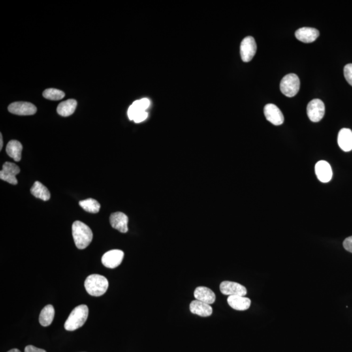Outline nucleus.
<instances>
[{
  "label": "nucleus",
  "instance_id": "nucleus-16",
  "mask_svg": "<svg viewBox=\"0 0 352 352\" xmlns=\"http://www.w3.org/2000/svg\"><path fill=\"white\" fill-rule=\"evenodd\" d=\"M194 296L196 300L200 302L206 303L207 304L211 305L214 304L216 296L214 292L208 288L204 287H199L196 288Z\"/></svg>",
  "mask_w": 352,
  "mask_h": 352
},
{
  "label": "nucleus",
  "instance_id": "nucleus-30",
  "mask_svg": "<svg viewBox=\"0 0 352 352\" xmlns=\"http://www.w3.org/2000/svg\"><path fill=\"white\" fill-rule=\"evenodd\" d=\"M24 352H46L43 349H38L34 346L29 345L25 348Z\"/></svg>",
  "mask_w": 352,
  "mask_h": 352
},
{
  "label": "nucleus",
  "instance_id": "nucleus-19",
  "mask_svg": "<svg viewBox=\"0 0 352 352\" xmlns=\"http://www.w3.org/2000/svg\"><path fill=\"white\" fill-rule=\"evenodd\" d=\"M22 145L17 140H10L6 147L7 155L14 161H20L22 158Z\"/></svg>",
  "mask_w": 352,
  "mask_h": 352
},
{
  "label": "nucleus",
  "instance_id": "nucleus-22",
  "mask_svg": "<svg viewBox=\"0 0 352 352\" xmlns=\"http://www.w3.org/2000/svg\"><path fill=\"white\" fill-rule=\"evenodd\" d=\"M55 315L54 307L51 305L44 307L39 316V323L42 326L47 327L52 323Z\"/></svg>",
  "mask_w": 352,
  "mask_h": 352
},
{
  "label": "nucleus",
  "instance_id": "nucleus-18",
  "mask_svg": "<svg viewBox=\"0 0 352 352\" xmlns=\"http://www.w3.org/2000/svg\"><path fill=\"white\" fill-rule=\"evenodd\" d=\"M338 144L342 150L349 152L352 150V131L344 128L339 131Z\"/></svg>",
  "mask_w": 352,
  "mask_h": 352
},
{
  "label": "nucleus",
  "instance_id": "nucleus-26",
  "mask_svg": "<svg viewBox=\"0 0 352 352\" xmlns=\"http://www.w3.org/2000/svg\"><path fill=\"white\" fill-rule=\"evenodd\" d=\"M344 74L346 80L352 86V64H347L344 68Z\"/></svg>",
  "mask_w": 352,
  "mask_h": 352
},
{
  "label": "nucleus",
  "instance_id": "nucleus-32",
  "mask_svg": "<svg viewBox=\"0 0 352 352\" xmlns=\"http://www.w3.org/2000/svg\"><path fill=\"white\" fill-rule=\"evenodd\" d=\"M8 352H21L20 351H19V350H18V349H14L10 350V351H8Z\"/></svg>",
  "mask_w": 352,
  "mask_h": 352
},
{
  "label": "nucleus",
  "instance_id": "nucleus-6",
  "mask_svg": "<svg viewBox=\"0 0 352 352\" xmlns=\"http://www.w3.org/2000/svg\"><path fill=\"white\" fill-rule=\"evenodd\" d=\"M257 43L253 37L249 36L244 38L240 46V54L242 60L244 62L251 61L257 52Z\"/></svg>",
  "mask_w": 352,
  "mask_h": 352
},
{
  "label": "nucleus",
  "instance_id": "nucleus-3",
  "mask_svg": "<svg viewBox=\"0 0 352 352\" xmlns=\"http://www.w3.org/2000/svg\"><path fill=\"white\" fill-rule=\"evenodd\" d=\"M88 313L89 309L86 305H81L75 307L65 322V330L72 332L82 327L87 321Z\"/></svg>",
  "mask_w": 352,
  "mask_h": 352
},
{
  "label": "nucleus",
  "instance_id": "nucleus-12",
  "mask_svg": "<svg viewBox=\"0 0 352 352\" xmlns=\"http://www.w3.org/2000/svg\"><path fill=\"white\" fill-rule=\"evenodd\" d=\"M110 223L114 229L118 230L121 233H127L128 232V223L129 219L127 215L122 212H116L110 215Z\"/></svg>",
  "mask_w": 352,
  "mask_h": 352
},
{
  "label": "nucleus",
  "instance_id": "nucleus-13",
  "mask_svg": "<svg viewBox=\"0 0 352 352\" xmlns=\"http://www.w3.org/2000/svg\"><path fill=\"white\" fill-rule=\"evenodd\" d=\"M315 172L321 182L328 183L332 179V168L330 164L325 161H321L316 164Z\"/></svg>",
  "mask_w": 352,
  "mask_h": 352
},
{
  "label": "nucleus",
  "instance_id": "nucleus-15",
  "mask_svg": "<svg viewBox=\"0 0 352 352\" xmlns=\"http://www.w3.org/2000/svg\"><path fill=\"white\" fill-rule=\"evenodd\" d=\"M189 309L190 311L194 315H198L202 317H210L213 313V309L210 305L196 300L191 303Z\"/></svg>",
  "mask_w": 352,
  "mask_h": 352
},
{
  "label": "nucleus",
  "instance_id": "nucleus-8",
  "mask_svg": "<svg viewBox=\"0 0 352 352\" xmlns=\"http://www.w3.org/2000/svg\"><path fill=\"white\" fill-rule=\"evenodd\" d=\"M8 110L11 114L18 116H31L37 112V108L33 104L27 102H15L10 104Z\"/></svg>",
  "mask_w": 352,
  "mask_h": 352
},
{
  "label": "nucleus",
  "instance_id": "nucleus-17",
  "mask_svg": "<svg viewBox=\"0 0 352 352\" xmlns=\"http://www.w3.org/2000/svg\"><path fill=\"white\" fill-rule=\"evenodd\" d=\"M228 304L232 309L236 311H246L251 306L250 299L244 296H231L228 298Z\"/></svg>",
  "mask_w": 352,
  "mask_h": 352
},
{
  "label": "nucleus",
  "instance_id": "nucleus-4",
  "mask_svg": "<svg viewBox=\"0 0 352 352\" xmlns=\"http://www.w3.org/2000/svg\"><path fill=\"white\" fill-rule=\"evenodd\" d=\"M300 88V80L296 74H289L284 76L280 84L281 92L288 97L297 95Z\"/></svg>",
  "mask_w": 352,
  "mask_h": 352
},
{
  "label": "nucleus",
  "instance_id": "nucleus-9",
  "mask_svg": "<svg viewBox=\"0 0 352 352\" xmlns=\"http://www.w3.org/2000/svg\"><path fill=\"white\" fill-rule=\"evenodd\" d=\"M20 172V168L16 164L6 162L3 165V169L0 171V179L10 184L16 185L18 181L16 176Z\"/></svg>",
  "mask_w": 352,
  "mask_h": 352
},
{
  "label": "nucleus",
  "instance_id": "nucleus-14",
  "mask_svg": "<svg viewBox=\"0 0 352 352\" xmlns=\"http://www.w3.org/2000/svg\"><path fill=\"white\" fill-rule=\"evenodd\" d=\"M320 33L317 29L313 27H302L296 31L295 35L297 39L305 43H311L319 37Z\"/></svg>",
  "mask_w": 352,
  "mask_h": 352
},
{
  "label": "nucleus",
  "instance_id": "nucleus-23",
  "mask_svg": "<svg viewBox=\"0 0 352 352\" xmlns=\"http://www.w3.org/2000/svg\"><path fill=\"white\" fill-rule=\"evenodd\" d=\"M79 204L83 210L91 213H97L101 208V205L93 198L82 200L79 202Z\"/></svg>",
  "mask_w": 352,
  "mask_h": 352
},
{
  "label": "nucleus",
  "instance_id": "nucleus-7",
  "mask_svg": "<svg viewBox=\"0 0 352 352\" xmlns=\"http://www.w3.org/2000/svg\"><path fill=\"white\" fill-rule=\"evenodd\" d=\"M123 258H124V253L122 251L114 249L104 254L101 261L102 264L106 268L114 269L120 265Z\"/></svg>",
  "mask_w": 352,
  "mask_h": 352
},
{
  "label": "nucleus",
  "instance_id": "nucleus-27",
  "mask_svg": "<svg viewBox=\"0 0 352 352\" xmlns=\"http://www.w3.org/2000/svg\"><path fill=\"white\" fill-rule=\"evenodd\" d=\"M148 116V112L146 111H142L138 113L136 116L134 117V121L136 123L142 122L144 120H146L147 117Z\"/></svg>",
  "mask_w": 352,
  "mask_h": 352
},
{
  "label": "nucleus",
  "instance_id": "nucleus-29",
  "mask_svg": "<svg viewBox=\"0 0 352 352\" xmlns=\"http://www.w3.org/2000/svg\"><path fill=\"white\" fill-rule=\"evenodd\" d=\"M343 246L347 251L352 253V236L347 238L343 242Z\"/></svg>",
  "mask_w": 352,
  "mask_h": 352
},
{
  "label": "nucleus",
  "instance_id": "nucleus-25",
  "mask_svg": "<svg viewBox=\"0 0 352 352\" xmlns=\"http://www.w3.org/2000/svg\"><path fill=\"white\" fill-rule=\"evenodd\" d=\"M138 110L142 112V111H146L147 108H148L150 105V101L147 98H144V99L138 100V101H135L133 102L132 104Z\"/></svg>",
  "mask_w": 352,
  "mask_h": 352
},
{
  "label": "nucleus",
  "instance_id": "nucleus-10",
  "mask_svg": "<svg viewBox=\"0 0 352 352\" xmlns=\"http://www.w3.org/2000/svg\"><path fill=\"white\" fill-rule=\"evenodd\" d=\"M221 293L226 296H246V288L240 284L231 281H223L220 285Z\"/></svg>",
  "mask_w": 352,
  "mask_h": 352
},
{
  "label": "nucleus",
  "instance_id": "nucleus-11",
  "mask_svg": "<svg viewBox=\"0 0 352 352\" xmlns=\"http://www.w3.org/2000/svg\"><path fill=\"white\" fill-rule=\"evenodd\" d=\"M264 115L266 119L275 125L283 124L285 120L281 110L274 104H266L264 107Z\"/></svg>",
  "mask_w": 352,
  "mask_h": 352
},
{
  "label": "nucleus",
  "instance_id": "nucleus-20",
  "mask_svg": "<svg viewBox=\"0 0 352 352\" xmlns=\"http://www.w3.org/2000/svg\"><path fill=\"white\" fill-rule=\"evenodd\" d=\"M77 106V102L74 99H69L59 104L57 106V112L60 116L68 117L74 112Z\"/></svg>",
  "mask_w": 352,
  "mask_h": 352
},
{
  "label": "nucleus",
  "instance_id": "nucleus-1",
  "mask_svg": "<svg viewBox=\"0 0 352 352\" xmlns=\"http://www.w3.org/2000/svg\"><path fill=\"white\" fill-rule=\"evenodd\" d=\"M72 234L74 242L78 249H84L89 246L93 240V232L90 228L81 221L72 224Z\"/></svg>",
  "mask_w": 352,
  "mask_h": 352
},
{
  "label": "nucleus",
  "instance_id": "nucleus-2",
  "mask_svg": "<svg viewBox=\"0 0 352 352\" xmlns=\"http://www.w3.org/2000/svg\"><path fill=\"white\" fill-rule=\"evenodd\" d=\"M84 287L89 295L99 297L107 291L108 281L107 279L102 275H91L87 277L85 281Z\"/></svg>",
  "mask_w": 352,
  "mask_h": 352
},
{
  "label": "nucleus",
  "instance_id": "nucleus-24",
  "mask_svg": "<svg viewBox=\"0 0 352 352\" xmlns=\"http://www.w3.org/2000/svg\"><path fill=\"white\" fill-rule=\"evenodd\" d=\"M43 97L51 101H58L65 97V93L57 89H47L44 91Z\"/></svg>",
  "mask_w": 352,
  "mask_h": 352
},
{
  "label": "nucleus",
  "instance_id": "nucleus-21",
  "mask_svg": "<svg viewBox=\"0 0 352 352\" xmlns=\"http://www.w3.org/2000/svg\"><path fill=\"white\" fill-rule=\"evenodd\" d=\"M31 193L35 198H39L43 201H48L50 198V191L39 181L34 183L31 189Z\"/></svg>",
  "mask_w": 352,
  "mask_h": 352
},
{
  "label": "nucleus",
  "instance_id": "nucleus-5",
  "mask_svg": "<svg viewBox=\"0 0 352 352\" xmlns=\"http://www.w3.org/2000/svg\"><path fill=\"white\" fill-rule=\"evenodd\" d=\"M307 112L311 121L319 122L325 114V105L321 99H313L307 105Z\"/></svg>",
  "mask_w": 352,
  "mask_h": 352
},
{
  "label": "nucleus",
  "instance_id": "nucleus-28",
  "mask_svg": "<svg viewBox=\"0 0 352 352\" xmlns=\"http://www.w3.org/2000/svg\"><path fill=\"white\" fill-rule=\"evenodd\" d=\"M139 112H140V111L136 109V108L134 107L133 104H132L131 106H130V107L129 108V109H128L127 111L128 117H129L130 120L133 121L134 117H135L136 116V115H137Z\"/></svg>",
  "mask_w": 352,
  "mask_h": 352
},
{
  "label": "nucleus",
  "instance_id": "nucleus-31",
  "mask_svg": "<svg viewBox=\"0 0 352 352\" xmlns=\"http://www.w3.org/2000/svg\"><path fill=\"white\" fill-rule=\"evenodd\" d=\"M3 137H2V134H0V150H1L2 148H3Z\"/></svg>",
  "mask_w": 352,
  "mask_h": 352
}]
</instances>
